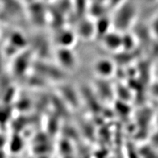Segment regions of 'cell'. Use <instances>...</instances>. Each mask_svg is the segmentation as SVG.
I'll return each mask as SVG.
<instances>
[{"instance_id":"2","label":"cell","mask_w":158,"mask_h":158,"mask_svg":"<svg viewBox=\"0 0 158 158\" xmlns=\"http://www.w3.org/2000/svg\"><path fill=\"white\" fill-rule=\"evenodd\" d=\"M65 52H60L59 53L57 57L59 59V61H60L63 66L71 67H73L74 64H75V57L73 55V53L71 52H67L66 49H65Z\"/></svg>"},{"instance_id":"3","label":"cell","mask_w":158,"mask_h":158,"mask_svg":"<svg viewBox=\"0 0 158 158\" xmlns=\"http://www.w3.org/2000/svg\"><path fill=\"white\" fill-rule=\"evenodd\" d=\"M105 44L107 48L111 49H115L121 46V38L112 35L111 37L105 38Z\"/></svg>"},{"instance_id":"1","label":"cell","mask_w":158,"mask_h":158,"mask_svg":"<svg viewBox=\"0 0 158 158\" xmlns=\"http://www.w3.org/2000/svg\"><path fill=\"white\" fill-rule=\"evenodd\" d=\"M94 69L99 76L107 77L113 74L114 66L111 61L106 59H101L96 62Z\"/></svg>"}]
</instances>
